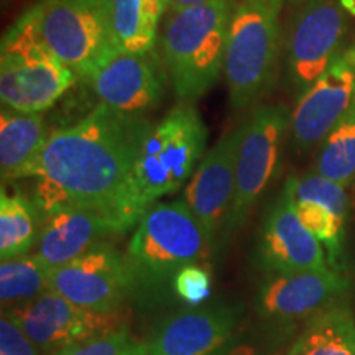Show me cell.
<instances>
[{
	"instance_id": "5",
	"label": "cell",
	"mask_w": 355,
	"mask_h": 355,
	"mask_svg": "<svg viewBox=\"0 0 355 355\" xmlns=\"http://www.w3.org/2000/svg\"><path fill=\"white\" fill-rule=\"evenodd\" d=\"M285 0H237L229 30L225 73L229 104L237 112L272 89L282 53L279 15Z\"/></svg>"
},
{
	"instance_id": "27",
	"label": "cell",
	"mask_w": 355,
	"mask_h": 355,
	"mask_svg": "<svg viewBox=\"0 0 355 355\" xmlns=\"http://www.w3.org/2000/svg\"><path fill=\"white\" fill-rule=\"evenodd\" d=\"M173 290L183 303L198 306L209 298L211 275L202 265H188L176 273Z\"/></svg>"
},
{
	"instance_id": "26",
	"label": "cell",
	"mask_w": 355,
	"mask_h": 355,
	"mask_svg": "<svg viewBox=\"0 0 355 355\" xmlns=\"http://www.w3.org/2000/svg\"><path fill=\"white\" fill-rule=\"evenodd\" d=\"M56 355H150L148 344L140 343L125 327L74 344Z\"/></svg>"
},
{
	"instance_id": "21",
	"label": "cell",
	"mask_w": 355,
	"mask_h": 355,
	"mask_svg": "<svg viewBox=\"0 0 355 355\" xmlns=\"http://www.w3.org/2000/svg\"><path fill=\"white\" fill-rule=\"evenodd\" d=\"M166 12L168 0H112V26L117 50L153 51Z\"/></svg>"
},
{
	"instance_id": "28",
	"label": "cell",
	"mask_w": 355,
	"mask_h": 355,
	"mask_svg": "<svg viewBox=\"0 0 355 355\" xmlns=\"http://www.w3.org/2000/svg\"><path fill=\"white\" fill-rule=\"evenodd\" d=\"M40 349L3 311L0 318V355H38Z\"/></svg>"
},
{
	"instance_id": "6",
	"label": "cell",
	"mask_w": 355,
	"mask_h": 355,
	"mask_svg": "<svg viewBox=\"0 0 355 355\" xmlns=\"http://www.w3.org/2000/svg\"><path fill=\"white\" fill-rule=\"evenodd\" d=\"M40 37L32 7L3 33L0 44V101L20 112H44L78 81Z\"/></svg>"
},
{
	"instance_id": "20",
	"label": "cell",
	"mask_w": 355,
	"mask_h": 355,
	"mask_svg": "<svg viewBox=\"0 0 355 355\" xmlns=\"http://www.w3.org/2000/svg\"><path fill=\"white\" fill-rule=\"evenodd\" d=\"M50 139L43 112H20L3 107L0 112V173L2 181L25 180Z\"/></svg>"
},
{
	"instance_id": "10",
	"label": "cell",
	"mask_w": 355,
	"mask_h": 355,
	"mask_svg": "<svg viewBox=\"0 0 355 355\" xmlns=\"http://www.w3.org/2000/svg\"><path fill=\"white\" fill-rule=\"evenodd\" d=\"M6 313L42 352L51 355L122 327V316L117 311L83 308L51 290Z\"/></svg>"
},
{
	"instance_id": "13",
	"label": "cell",
	"mask_w": 355,
	"mask_h": 355,
	"mask_svg": "<svg viewBox=\"0 0 355 355\" xmlns=\"http://www.w3.org/2000/svg\"><path fill=\"white\" fill-rule=\"evenodd\" d=\"M87 81L101 104L121 114L144 117L163 101L170 78L157 50L115 51Z\"/></svg>"
},
{
	"instance_id": "16",
	"label": "cell",
	"mask_w": 355,
	"mask_h": 355,
	"mask_svg": "<svg viewBox=\"0 0 355 355\" xmlns=\"http://www.w3.org/2000/svg\"><path fill=\"white\" fill-rule=\"evenodd\" d=\"M259 265L270 273H293L329 266L321 242L304 227L283 188L270 206L257 243Z\"/></svg>"
},
{
	"instance_id": "24",
	"label": "cell",
	"mask_w": 355,
	"mask_h": 355,
	"mask_svg": "<svg viewBox=\"0 0 355 355\" xmlns=\"http://www.w3.org/2000/svg\"><path fill=\"white\" fill-rule=\"evenodd\" d=\"M53 270L37 254L2 260L0 265V301L10 309L37 300L50 290Z\"/></svg>"
},
{
	"instance_id": "29",
	"label": "cell",
	"mask_w": 355,
	"mask_h": 355,
	"mask_svg": "<svg viewBox=\"0 0 355 355\" xmlns=\"http://www.w3.org/2000/svg\"><path fill=\"white\" fill-rule=\"evenodd\" d=\"M209 2H214V0H168V8L170 10H180V8L196 7Z\"/></svg>"
},
{
	"instance_id": "25",
	"label": "cell",
	"mask_w": 355,
	"mask_h": 355,
	"mask_svg": "<svg viewBox=\"0 0 355 355\" xmlns=\"http://www.w3.org/2000/svg\"><path fill=\"white\" fill-rule=\"evenodd\" d=\"M314 171L345 188L355 181V99L322 140Z\"/></svg>"
},
{
	"instance_id": "30",
	"label": "cell",
	"mask_w": 355,
	"mask_h": 355,
	"mask_svg": "<svg viewBox=\"0 0 355 355\" xmlns=\"http://www.w3.org/2000/svg\"><path fill=\"white\" fill-rule=\"evenodd\" d=\"M286 354H288V350H285V352H283V350H272V352H268L265 355H286Z\"/></svg>"
},
{
	"instance_id": "2",
	"label": "cell",
	"mask_w": 355,
	"mask_h": 355,
	"mask_svg": "<svg viewBox=\"0 0 355 355\" xmlns=\"http://www.w3.org/2000/svg\"><path fill=\"white\" fill-rule=\"evenodd\" d=\"M237 0H214L170 10L159 32V55L181 104H194L225 73L229 30Z\"/></svg>"
},
{
	"instance_id": "22",
	"label": "cell",
	"mask_w": 355,
	"mask_h": 355,
	"mask_svg": "<svg viewBox=\"0 0 355 355\" xmlns=\"http://www.w3.org/2000/svg\"><path fill=\"white\" fill-rule=\"evenodd\" d=\"M286 355H355L352 311L339 304L308 319Z\"/></svg>"
},
{
	"instance_id": "9",
	"label": "cell",
	"mask_w": 355,
	"mask_h": 355,
	"mask_svg": "<svg viewBox=\"0 0 355 355\" xmlns=\"http://www.w3.org/2000/svg\"><path fill=\"white\" fill-rule=\"evenodd\" d=\"M347 0H304L283 44L285 84L300 99L344 50L350 19Z\"/></svg>"
},
{
	"instance_id": "4",
	"label": "cell",
	"mask_w": 355,
	"mask_h": 355,
	"mask_svg": "<svg viewBox=\"0 0 355 355\" xmlns=\"http://www.w3.org/2000/svg\"><path fill=\"white\" fill-rule=\"evenodd\" d=\"M207 128L194 104H178L152 123L140 146L132 183L137 219L159 198L171 196L193 178L206 152Z\"/></svg>"
},
{
	"instance_id": "19",
	"label": "cell",
	"mask_w": 355,
	"mask_h": 355,
	"mask_svg": "<svg viewBox=\"0 0 355 355\" xmlns=\"http://www.w3.org/2000/svg\"><path fill=\"white\" fill-rule=\"evenodd\" d=\"M241 322V311L211 304L166 319L148 343L150 355H211L227 344Z\"/></svg>"
},
{
	"instance_id": "15",
	"label": "cell",
	"mask_w": 355,
	"mask_h": 355,
	"mask_svg": "<svg viewBox=\"0 0 355 355\" xmlns=\"http://www.w3.org/2000/svg\"><path fill=\"white\" fill-rule=\"evenodd\" d=\"M243 125L225 133L204 155L198 170L186 186L183 199L207 230L212 243L225 237L235 196V163Z\"/></svg>"
},
{
	"instance_id": "3",
	"label": "cell",
	"mask_w": 355,
	"mask_h": 355,
	"mask_svg": "<svg viewBox=\"0 0 355 355\" xmlns=\"http://www.w3.org/2000/svg\"><path fill=\"white\" fill-rule=\"evenodd\" d=\"M214 248L209 234L184 199L155 202L140 217L128 243L127 260L135 278V293L157 295L173 285L188 265H202Z\"/></svg>"
},
{
	"instance_id": "12",
	"label": "cell",
	"mask_w": 355,
	"mask_h": 355,
	"mask_svg": "<svg viewBox=\"0 0 355 355\" xmlns=\"http://www.w3.org/2000/svg\"><path fill=\"white\" fill-rule=\"evenodd\" d=\"M349 291L347 277L331 266L270 273L257 295V311L261 319L272 324L308 321L322 311L344 304Z\"/></svg>"
},
{
	"instance_id": "23",
	"label": "cell",
	"mask_w": 355,
	"mask_h": 355,
	"mask_svg": "<svg viewBox=\"0 0 355 355\" xmlns=\"http://www.w3.org/2000/svg\"><path fill=\"white\" fill-rule=\"evenodd\" d=\"M43 214L35 199L25 194L0 191V259L10 260L26 255L37 245Z\"/></svg>"
},
{
	"instance_id": "17",
	"label": "cell",
	"mask_w": 355,
	"mask_h": 355,
	"mask_svg": "<svg viewBox=\"0 0 355 355\" xmlns=\"http://www.w3.org/2000/svg\"><path fill=\"white\" fill-rule=\"evenodd\" d=\"M285 189L304 227L321 242L331 268L343 270L345 222L349 216V194L345 186L327 180L316 171L293 176Z\"/></svg>"
},
{
	"instance_id": "8",
	"label": "cell",
	"mask_w": 355,
	"mask_h": 355,
	"mask_svg": "<svg viewBox=\"0 0 355 355\" xmlns=\"http://www.w3.org/2000/svg\"><path fill=\"white\" fill-rule=\"evenodd\" d=\"M242 125L235 163V196L225 239L245 225L255 204L277 180L283 146L291 133V114L282 104L257 105Z\"/></svg>"
},
{
	"instance_id": "18",
	"label": "cell",
	"mask_w": 355,
	"mask_h": 355,
	"mask_svg": "<svg viewBox=\"0 0 355 355\" xmlns=\"http://www.w3.org/2000/svg\"><path fill=\"white\" fill-rule=\"evenodd\" d=\"M123 222L109 212L81 206H58L43 212L37 255L51 268L63 266L110 235L127 232Z\"/></svg>"
},
{
	"instance_id": "11",
	"label": "cell",
	"mask_w": 355,
	"mask_h": 355,
	"mask_svg": "<svg viewBox=\"0 0 355 355\" xmlns=\"http://www.w3.org/2000/svg\"><path fill=\"white\" fill-rule=\"evenodd\" d=\"M50 290L83 308L117 311L135 293V278L127 255L104 241L53 270Z\"/></svg>"
},
{
	"instance_id": "14",
	"label": "cell",
	"mask_w": 355,
	"mask_h": 355,
	"mask_svg": "<svg viewBox=\"0 0 355 355\" xmlns=\"http://www.w3.org/2000/svg\"><path fill=\"white\" fill-rule=\"evenodd\" d=\"M355 99V44L344 48L329 68L296 102L291 114V140L308 152L326 139Z\"/></svg>"
},
{
	"instance_id": "1",
	"label": "cell",
	"mask_w": 355,
	"mask_h": 355,
	"mask_svg": "<svg viewBox=\"0 0 355 355\" xmlns=\"http://www.w3.org/2000/svg\"><path fill=\"white\" fill-rule=\"evenodd\" d=\"M152 122L99 104L81 121L50 133L32 176L43 212L81 206L109 212L127 229L139 224L132 209L133 170Z\"/></svg>"
},
{
	"instance_id": "7",
	"label": "cell",
	"mask_w": 355,
	"mask_h": 355,
	"mask_svg": "<svg viewBox=\"0 0 355 355\" xmlns=\"http://www.w3.org/2000/svg\"><path fill=\"white\" fill-rule=\"evenodd\" d=\"M32 10L40 37L79 78L87 79L119 51L112 0H40Z\"/></svg>"
}]
</instances>
